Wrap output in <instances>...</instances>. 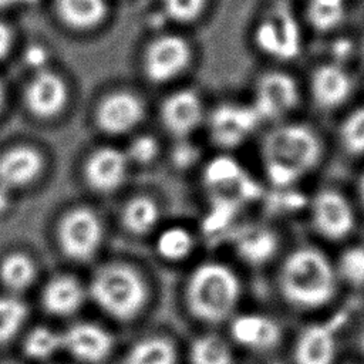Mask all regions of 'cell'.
<instances>
[{"label": "cell", "instance_id": "74e56055", "mask_svg": "<svg viewBox=\"0 0 364 364\" xmlns=\"http://www.w3.org/2000/svg\"><path fill=\"white\" fill-rule=\"evenodd\" d=\"M47 51L44 47L41 46H30L27 50H26V54H24V60L26 63L33 67V68H37L38 71L40 70H44V65L47 63Z\"/></svg>", "mask_w": 364, "mask_h": 364}, {"label": "cell", "instance_id": "7bdbcfd3", "mask_svg": "<svg viewBox=\"0 0 364 364\" xmlns=\"http://www.w3.org/2000/svg\"><path fill=\"white\" fill-rule=\"evenodd\" d=\"M360 348H361V351L364 354V327H363L361 334H360Z\"/></svg>", "mask_w": 364, "mask_h": 364}, {"label": "cell", "instance_id": "52a82bcc", "mask_svg": "<svg viewBox=\"0 0 364 364\" xmlns=\"http://www.w3.org/2000/svg\"><path fill=\"white\" fill-rule=\"evenodd\" d=\"M189 57V46L182 37L162 36L146 50L145 73L155 82L168 81L186 67Z\"/></svg>", "mask_w": 364, "mask_h": 364}, {"label": "cell", "instance_id": "b9f144b4", "mask_svg": "<svg viewBox=\"0 0 364 364\" xmlns=\"http://www.w3.org/2000/svg\"><path fill=\"white\" fill-rule=\"evenodd\" d=\"M358 195H360V200L364 206V173H363V176L360 178V182H358Z\"/></svg>", "mask_w": 364, "mask_h": 364}, {"label": "cell", "instance_id": "3957f363", "mask_svg": "<svg viewBox=\"0 0 364 364\" xmlns=\"http://www.w3.org/2000/svg\"><path fill=\"white\" fill-rule=\"evenodd\" d=\"M239 297V279L223 263H202L192 272L188 280V306L191 313L199 320L218 323L230 317Z\"/></svg>", "mask_w": 364, "mask_h": 364}, {"label": "cell", "instance_id": "ac0fdd59", "mask_svg": "<svg viewBox=\"0 0 364 364\" xmlns=\"http://www.w3.org/2000/svg\"><path fill=\"white\" fill-rule=\"evenodd\" d=\"M84 297V289L77 279L68 274H60L46 284L41 301L48 313L68 316L80 309Z\"/></svg>", "mask_w": 364, "mask_h": 364}, {"label": "cell", "instance_id": "60d3db41", "mask_svg": "<svg viewBox=\"0 0 364 364\" xmlns=\"http://www.w3.org/2000/svg\"><path fill=\"white\" fill-rule=\"evenodd\" d=\"M37 0H0V9H4V7H10V6H14V4H31V3H36Z\"/></svg>", "mask_w": 364, "mask_h": 364}, {"label": "cell", "instance_id": "7a4b0ae2", "mask_svg": "<svg viewBox=\"0 0 364 364\" xmlns=\"http://www.w3.org/2000/svg\"><path fill=\"white\" fill-rule=\"evenodd\" d=\"M321 146L311 129L303 125H283L270 131L262 145V156L269 181L287 186L311 171Z\"/></svg>", "mask_w": 364, "mask_h": 364}, {"label": "cell", "instance_id": "44dd1931", "mask_svg": "<svg viewBox=\"0 0 364 364\" xmlns=\"http://www.w3.org/2000/svg\"><path fill=\"white\" fill-rule=\"evenodd\" d=\"M175 344L162 336H154L138 341L127 354L125 364H175Z\"/></svg>", "mask_w": 364, "mask_h": 364}, {"label": "cell", "instance_id": "bcb514c9", "mask_svg": "<svg viewBox=\"0 0 364 364\" xmlns=\"http://www.w3.org/2000/svg\"><path fill=\"white\" fill-rule=\"evenodd\" d=\"M363 51H364V44H363Z\"/></svg>", "mask_w": 364, "mask_h": 364}, {"label": "cell", "instance_id": "83f0119b", "mask_svg": "<svg viewBox=\"0 0 364 364\" xmlns=\"http://www.w3.org/2000/svg\"><path fill=\"white\" fill-rule=\"evenodd\" d=\"M60 347H63V337L44 326L34 327L24 340L26 354L36 360L48 358Z\"/></svg>", "mask_w": 364, "mask_h": 364}, {"label": "cell", "instance_id": "5b68a950", "mask_svg": "<svg viewBox=\"0 0 364 364\" xmlns=\"http://www.w3.org/2000/svg\"><path fill=\"white\" fill-rule=\"evenodd\" d=\"M63 252L74 260L91 259L102 240V225L94 210L78 206L68 210L58 226Z\"/></svg>", "mask_w": 364, "mask_h": 364}, {"label": "cell", "instance_id": "f6af8a7d", "mask_svg": "<svg viewBox=\"0 0 364 364\" xmlns=\"http://www.w3.org/2000/svg\"><path fill=\"white\" fill-rule=\"evenodd\" d=\"M1 364H20V363H16V361H4Z\"/></svg>", "mask_w": 364, "mask_h": 364}, {"label": "cell", "instance_id": "4316f807", "mask_svg": "<svg viewBox=\"0 0 364 364\" xmlns=\"http://www.w3.org/2000/svg\"><path fill=\"white\" fill-rule=\"evenodd\" d=\"M203 179L206 185L212 188L242 185L243 171L235 159L229 156H218L206 165L203 172Z\"/></svg>", "mask_w": 364, "mask_h": 364}, {"label": "cell", "instance_id": "f546056e", "mask_svg": "<svg viewBox=\"0 0 364 364\" xmlns=\"http://www.w3.org/2000/svg\"><path fill=\"white\" fill-rule=\"evenodd\" d=\"M307 16L313 27L330 30L344 16V0H310Z\"/></svg>", "mask_w": 364, "mask_h": 364}, {"label": "cell", "instance_id": "2e32d148", "mask_svg": "<svg viewBox=\"0 0 364 364\" xmlns=\"http://www.w3.org/2000/svg\"><path fill=\"white\" fill-rule=\"evenodd\" d=\"M43 166L41 155L30 146H16L0 156V185L9 191L34 181Z\"/></svg>", "mask_w": 364, "mask_h": 364}, {"label": "cell", "instance_id": "f35d334b", "mask_svg": "<svg viewBox=\"0 0 364 364\" xmlns=\"http://www.w3.org/2000/svg\"><path fill=\"white\" fill-rule=\"evenodd\" d=\"M10 41H11V34L9 27L0 21V57H3L9 51Z\"/></svg>", "mask_w": 364, "mask_h": 364}, {"label": "cell", "instance_id": "ba28073f", "mask_svg": "<svg viewBox=\"0 0 364 364\" xmlns=\"http://www.w3.org/2000/svg\"><path fill=\"white\" fill-rule=\"evenodd\" d=\"M259 119L253 107L220 105L210 117L212 138L222 146H235L257 125Z\"/></svg>", "mask_w": 364, "mask_h": 364}, {"label": "cell", "instance_id": "8fae6325", "mask_svg": "<svg viewBox=\"0 0 364 364\" xmlns=\"http://www.w3.org/2000/svg\"><path fill=\"white\" fill-rule=\"evenodd\" d=\"M63 347L73 357L84 363L102 361L112 348V337L102 327L92 323H78L71 326L63 336Z\"/></svg>", "mask_w": 364, "mask_h": 364}, {"label": "cell", "instance_id": "d6986e66", "mask_svg": "<svg viewBox=\"0 0 364 364\" xmlns=\"http://www.w3.org/2000/svg\"><path fill=\"white\" fill-rule=\"evenodd\" d=\"M351 91L348 75L337 65L317 68L311 78V92L318 105L331 108L340 105Z\"/></svg>", "mask_w": 364, "mask_h": 364}, {"label": "cell", "instance_id": "603a6c76", "mask_svg": "<svg viewBox=\"0 0 364 364\" xmlns=\"http://www.w3.org/2000/svg\"><path fill=\"white\" fill-rule=\"evenodd\" d=\"M158 216L156 203L145 195H138L125 203L122 210V223L129 232L142 235L154 228Z\"/></svg>", "mask_w": 364, "mask_h": 364}, {"label": "cell", "instance_id": "d6a6232c", "mask_svg": "<svg viewBox=\"0 0 364 364\" xmlns=\"http://www.w3.org/2000/svg\"><path fill=\"white\" fill-rule=\"evenodd\" d=\"M340 135L341 142L348 152H364V108H360L347 117Z\"/></svg>", "mask_w": 364, "mask_h": 364}, {"label": "cell", "instance_id": "1f68e13d", "mask_svg": "<svg viewBox=\"0 0 364 364\" xmlns=\"http://www.w3.org/2000/svg\"><path fill=\"white\" fill-rule=\"evenodd\" d=\"M277 37V55L279 58H291L299 53L300 37L296 21L287 14H280L273 20Z\"/></svg>", "mask_w": 364, "mask_h": 364}, {"label": "cell", "instance_id": "8d00e7d4", "mask_svg": "<svg viewBox=\"0 0 364 364\" xmlns=\"http://www.w3.org/2000/svg\"><path fill=\"white\" fill-rule=\"evenodd\" d=\"M196 155H198L196 148L188 142L178 144L172 151V159H173L175 165L181 166V168L189 166L195 161Z\"/></svg>", "mask_w": 364, "mask_h": 364}, {"label": "cell", "instance_id": "ee69618b", "mask_svg": "<svg viewBox=\"0 0 364 364\" xmlns=\"http://www.w3.org/2000/svg\"><path fill=\"white\" fill-rule=\"evenodd\" d=\"M3 97H4V92H3V87L0 84V107H1V102H3Z\"/></svg>", "mask_w": 364, "mask_h": 364}, {"label": "cell", "instance_id": "9c48e42d", "mask_svg": "<svg viewBox=\"0 0 364 364\" xmlns=\"http://www.w3.org/2000/svg\"><path fill=\"white\" fill-rule=\"evenodd\" d=\"M297 102V88L293 78L283 73H267L257 84L255 109L259 117H279Z\"/></svg>", "mask_w": 364, "mask_h": 364}, {"label": "cell", "instance_id": "5bb4252c", "mask_svg": "<svg viewBox=\"0 0 364 364\" xmlns=\"http://www.w3.org/2000/svg\"><path fill=\"white\" fill-rule=\"evenodd\" d=\"M336 353L334 330L327 324H310L297 336L293 357L296 364H333Z\"/></svg>", "mask_w": 364, "mask_h": 364}, {"label": "cell", "instance_id": "8992f818", "mask_svg": "<svg viewBox=\"0 0 364 364\" xmlns=\"http://www.w3.org/2000/svg\"><path fill=\"white\" fill-rule=\"evenodd\" d=\"M311 222L321 236L338 240L353 230L354 212L343 193L323 189L311 202Z\"/></svg>", "mask_w": 364, "mask_h": 364}, {"label": "cell", "instance_id": "d4e9b609", "mask_svg": "<svg viewBox=\"0 0 364 364\" xmlns=\"http://www.w3.org/2000/svg\"><path fill=\"white\" fill-rule=\"evenodd\" d=\"M239 253L249 262H263L276 249L274 236L264 229H253L242 235L237 240Z\"/></svg>", "mask_w": 364, "mask_h": 364}, {"label": "cell", "instance_id": "f1b7e54d", "mask_svg": "<svg viewBox=\"0 0 364 364\" xmlns=\"http://www.w3.org/2000/svg\"><path fill=\"white\" fill-rule=\"evenodd\" d=\"M27 317L26 304L10 296L0 297V343L11 340Z\"/></svg>", "mask_w": 364, "mask_h": 364}, {"label": "cell", "instance_id": "e575fe53", "mask_svg": "<svg viewBox=\"0 0 364 364\" xmlns=\"http://www.w3.org/2000/svg\"><path fill=\"white\" fill-rule=\"evenodd\" d=\"M156 154H158V142L149 135H141L135 138L129 144L125 152L127 158L132 159L136 164H146L152 161Z\"/></svg>", "mask_w": 364, "mask_h": 364}, {"label": "cell", "instance_id": "ab89813d", "mask_svg": "<svg viewBox=\"0 0 364 364\" xmlns=\"http://www.w3.org/2000/svg\"><path fill=\"white\" fill-rule=\"evenodd\" d=\"M9 192L10 191L7 188L0 185V213L4 212L9 208V205H10V195H9Z\"/></svg>", "mask_w": 364, "mask_h": 364}, {"label": "cell", "instance_id": "ffe728a7", "mask_svg": "<svg viewBox=\"0 0 364 364\" xmlns=\"http://www.w3.org/2000/svg\"><path fill=\"white\" fill-rule=\"evenodd\" d=\"M55 7L61 20L75 28L92 27L107 14L104 0H55Z\"/></svg>", "mask_w": 364, "mask_h": 364}, {"label": "cell", "instance_id": "d590c367", "mask_svg": "<svg viewBox=\"0 0 364 364\" xmlns=\"http://www.w3.org/2000/svg\"><path fill=\"white\" fill-rule=\"evenodd\" d=\"M256 43L259 48L263 51L277 55V37H276V27L273 20L262 23L256 30Z\"/></svg>", "mask_w": 364, "mask_h": 364}, {"label": "cell", "instance_id": "277c9868", "mask_svg": "<svg viewBox=\"0 0 364 364\" xmlns=\"http://www.w3.org/2000/svg\"><path fill=\"white\" fill-rule=\"evenodd\" d=\"M90 294L109 316L129 320L141 311L146 299V289L132 267L124 263H107L94 273Z\"/></svg>", "mask_w": 364, "mask_h": 364}, {"label": "cell", "instance_id": "cb8c5ba5", "mask_svg": "<svg viewBox=\"0 0 364 364\" xmlns=\"http://www.w3.org/2000/svg\"><path fill=\"white\" fill-rule=\"evenodd\" d=\"M192 364H233L230 347L216 336H202L192 343Z\"/></svg>", "mask_w": 364, "mask_h": 364}, {"label": "cell", "instance_id": "30bf717a", "mask_svg": "<svg viewBox=\"0 0 364 364\" xmlns=\"http://www.w3.org/2000/svg\"><path fill=\"white\" fill-rule=\"evenodd\" d=\"M230 336L242 347L263 351L277 346L282 328L276 320L264 314L245 313L232 318Z\"/></svg>", "mask_w": 364, "mask_h": 364}, {"label": "cell", "instance_id": "4dcf8cb0", "mask_svg": "<svg viewBox=\"0 0 364 364\" xmlns=\"http://www.w3.org/2000/svg\"><path fill=\"white\" fill-rule=\"evenodd\" d=\"M337 277L353 286H364V246L347 247L336 266Z\"/></svg>", "mask_w": 364, "mask_h": 364}, {"label": "cell", "instance_id": "4fadbf2b", "mask_svg": "<svg viewBox=\"0 0 364 364\" xmlns=\"http://www.w3.org/2000/svg\"><path fill=\"white\" fill-rule=\"evenodd\" d=\"M141 101L125 91L108 95L98 107L97 122L108 134H122L134 128L142 118Z\"/></svg>", "mask_w": 364, "mask_h": 364}, {"label": "cell", "instance_id": "7402d4cb", "mask_svg": "<svg viewBox=\"0 0 364 364\" xmlns=\"http://www.w3.org/2000/svg\"><path fill=\"white\" fill-rule=\"evenodd\" d=\"M36 263L21 252L7 255L0 263V279L11 290L20 291L28 287L36 279Z\"/></svg>", "mask_w": 364, "mask_h": 364}, {"label": "cell", "instance_id": "9a60e30c", "mask_svg": "<svg viewBox=\"0 0 364 364\" xmlns=\"http://www.w3.org/2000/svg\"><path fill=\"white\" fill-rule=\"evenodd\" d=\"M65 100V84L51 71L40 70L26 90L27 107L37 117L55 115L64 107Z\"/></svg>", "mask_w": 364, "mask_h": 364}, {"label": "cell", "instance_id": "7c38bea8", "mask_svg": "<svg viewBox=\"0 0 364 364\" xmlns=\"http://www.w3.org/2000/svg\"><path fill=\"white\" fill-rule=\"evenodd\" d=\"M128 158L117 148H100L92 152L85 164V179L97 192H112L127 173Z\"/></svg>", "mask_w": 364, "mask_h": 364}, {"label": "cell", "instance_id": "836d02e7", "mask_svg": "<svg viewBox=\"0 0 364 364\" xmlns=\"http://www.w3.org/2000/svg\"><path fill=\"white\" fill-rule=\"evenodd\" d=\"M205 0H165L166 14L178 21H191L196 18Z\"/></svg>", "mask_w": 364, "mask_h": 364}, {"label": "cell", "instance_id": "6da1fadb", "mask_svg": "<svg viewBox=\"0 0 364 364\" xmlns=\"http://www.w3.org/2000/svg\"><path fill=\"white\" fill-rule=\"evenodd\" d=\"M336 267L314 247L290 252L279 270V289L294 307L317 309L331 300L337 287Z\"/></svg>", "mask_w": 364, "mask_h": 364}, {"label": "cell", "instance_id": "484cf974", "mask_svg": "<svg viewBox=\"0 0 364 364\" xmlns=\"http://www.w3.org/2000/svg\"><path fill=\"white\" fill-rule=\"evenodd\" d=\"M192 247V235L181 226H172L162 230L156 240V249L159 255L168 260H181L186 257Z\"/></svg>", "mask_w": 364, "mask_h": 364}, {"label": "cell", "instance_id": "e0dca14e", "mask_svg": "<svg viewBox=\"0 0 364 364\" xmlns=\"http://www.w3.org/2000/svg\"><path fill=\"white\" fill-rule=\"evenodd\" d=\"M200 117V100L193 91L189 90L172 94L162 105L164 124L176 136H183L193 131L199 124Z\"/></svg>", "mask_w": 364, "mask_h": 364}]
</instances>
